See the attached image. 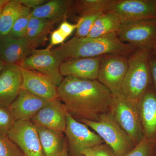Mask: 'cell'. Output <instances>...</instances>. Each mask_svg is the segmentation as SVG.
Instances as JSON below:
<instances>
[{
  "instance_id": "8992f818",
  "label": "cell",
  "mask_w": 156,
  "mask_h": 156,
  "mask_svg": "<svg viewBox=\"0 0 156 156\" xmlns=\"http://www.w3.org/2000/svg\"><path fill=\"white\" fill-rule=\"evenodd\" d=\"M66 136L69 156H84L85 150L92 148L104 143L99 135L88 126L77 121L68 112L65 133Z\"/></svg>"
},
{
  "instance_id": "d6a6232c",
  "label": "cell",
  "mask_w": 156,
  "mask_h": 156,
  "mask_svg": "<svg viewBox=\"0 0 156 156\" xmlns=\"http://www.w3.org/2000/svg\"><path fill=\"white\" fill-rule=\"evenodd\" d=\"M20 2L23 5L29 8L34 9L44 5L48 1L46 0H20Z\"/></svg>"
},
{
  "instance_id": "836d02e7",
  "label": "cell",
  "mask_w": 156,
  "mask_h": 156,
  "mask_svg": "<svg viewBox=\"0 0 156 156\" xmlns=\"http://www.w3.org/2000/svg\"><path fill=\"white\" fill-rule=\"evenodd\" d=\"M150 66L151 76L156 87V57L151 55L150 56Z\"/></svg>"
},
{
  "instance_id": "74e56055",
  "label": "cell",
  "mask_w": 156,
  "mask_h": 156,
  "mask_svg": "<svg viewBox=\"0 0 156 156\" xmlns=\"http://www.w3.org/2000/svg\"><path fill=\"white\" fill-rule=\"evenodd\" d=\"M150 53L151 54V55H154L156 57V44L154 46V48L151 50Z\"/></svg>"
},
{
  "instance_id": "4dcf8cb0",
  "label": "cell",
  "mask_w": 156,
  "mask_h": 156,
  "mask_svg": "<svg viewBox=\"0 0 156 156\" xmlns=\"http://www.w3.org/2000/svg\"><path fill=\"white\" fill-rule=\"evenodd\" d=\"M67 38L58 29L53 31L51 33L50 37V44L48 46L49 48H52L53 46L63 44Z\"/></svg>"
},
{
  "instance_id": "4316f807",
  "label": "cell",
  "mask_w": 156,
  "mask_h": 156,
  "mask_svg": "<svg viewBox=\"0 0 156 156\" xmlns=\"http://www.w3.org/2000/svg\"><path fill=\"white\" fill-rule=\"evenodd\" d=\"M154 143L144 136L132 150L123 156H150Z\"/></svg>"
},
{
  "instance_id": "30bf717a",
  "label": "cell",
  "mask_w": 156,
  "mask_h": 156,
  "mask_svg": "<svg viewBox=\"0 0 156 156\" xmlns=\"http://www.w3.org/2000/svg\"><path fill=\"white\" fill-rule=\"evenodd\" d=\"M107 12L115 14L122 24L156 19L154 0H115Z\"/></svg>"
},
{
  "instance_id": "d590c367",
  "label": "cell",
  "mask_w": 156,
  "mask_h": 156,
  "mask_svg": "<svg viewBox=\"0 0 156 156\" xmlns=\"http://www.w3.org/2000/svg\"><path fill=\"white\" fill-rule=\"evenodd\" d=\"M9 1H5V0H0V15H1V12L2 10L3 7Z\"/></svg>"
},
{
  "instance_id": "f546056e",
  "label": "cell",
  "mask_w": 156,
  "mask_h": 156,
  "mask_svg": "<svg viewBox=\"0 0 156 156\" xmlns=\"http://www.w3.org/2000/svg\"><path fill=\"white\" fill-rule=\"evenodd\" d=\"M89 150L92 156H116L106 144L96 146Z\"/></svg>"
},
{
  "instance_id": "f1b7e54d",
  "label": "cell",
  "mask_w": 156,
  "mask_h": 156,
  "mask_svg": "<svg viewBox=\"0 0 156 156\" xmlns=\"http://www.w3.org/2000/svg\"><path fill=\"white\" fill-rule=\"evenodd\" d=\"M15 122L9 108L0 105V132L8 134Z\"/></svg>"
},
{
  "instance_id": "5bb4252c",
  "label": "cell",
  "mask_w": 156,
  "mask_h": 156,
  "mask_svg": "<svg viewBox=\"0 0 156 156\" xmlns=\"http://www.w3.org/2000/svg\"><path fill=\"white\" fill-rule=\"evenodd\" d=\"M67 113L64 104L58 98L41 109L30 121L34 124L64 133Z\"/></svg>"
},
{
  "instance_id": "ac0fdd59",
  "label": "cell",
  "mask_w": 156,
  "mask_h": 156,
  "mask_svg": "<svg viewBox=\"0 0 156 156\" xmlns=\"http://www.w3.org/2000/svg\"><path fill=\"white\" fill-rule=\"evenodd\" d=\"M144 135L154 142L156 139V94L147 90L137 103Z\"/></svg>"
},
{
  "instance_id": "e0dca14e",
  "label": "cell",
  "mask_w": 156,
  "mask_h": 156,
  "mask_svg": "<svg viewBox=\"0 0 156 156\" xmlns=\"http://www.w3.org/2000/svg\"><path fill=\"white\" fill-rule=\"evenodd\" d=\"M33 50L24 38L9 34L0 36V59L5 64L18 65Z\"/></svg>"
},
{
  "instance_id": "277c9868",
  "label": "cell",
  "mask_w": 156,
  "mask_h": 156,
  "mask_svg": "<svg viewBox=\"0 0 156 156\" xmlns=\"http://www.w3.org/2000/svg\"><path fill=\"white\" fill-rule=\"evenodd\" d=\"M78 120L93 129L116 156L125 155L134 147L128 134L109 112L102 115L98 121Z\"/></svg>"
},
{
  "instance_id": "f35d334b",
  "label": "cell",
  "mask_w": 156,
  "mask_h": 156,
  "mask_svg": "<svg viewBox=\"0 0 156 156\" xmlns=\"http://www.w3.org/2000/svg\"><path fill=\"white\" fill-rule=\"evenodd\" d=\"M5 63L0 59V73H1L3 67H4V66H5Z\"/></svg>"
},
{
  "instance_id": "8d00e7d4",
  "label": "cell",
  "mask_w": 156,
  "mask_h": 156,
  "mask_svg": "<svg viewBox=\"0 0 156 156\" xmlns=\"http://www.w3.org/2000/svg\"><path fill=\"white\" fill-rule=\"evenodd\" d=\"M83 154L84 156H92V155L90 153L89 149L84 151L83 152Z\"/></svg>"
},
{
  "instance_id": "6da1fadb",
  "label": "cell",
  "mask_w": 156,
  "mask_h": 156,
  "mask_svg": "<svg viewBox=\"0 0 156 156\" xmlns=\"http://www.w3.org/2000/svg\"><path fill=\"white\" fill-rule=\"evenodd\" d=\"M57 91L68 112L79 119L98 121L109 112L112 94L98 80L66 77Z\"/></svg>"
},
{
  "instance_id": "e575fe53",
  "label": "cell",
  "mask_w": 156,
  "mask_h": 156,
  "mask_svg": "<svg viewBox=\"0 0 156 156\" xmlns=\"http://www.w3.org/2000/svg\"><path fill=\"white\" fill-rule=\"evenodd\" d=\"M58 156H68V147L67 141H66L64 148L62 150V151Z\"/></svg>"
},
{
  "instance_id": "ffe728a7",
  "label": "cell",
  "mask_w": 156,
  "mask_h": 156,
  "mask_svg": "<svg viewBox=\"0 0 156 156\" xmlns=\"http://www.w3.org/2000/svg\"><path fill=\"white\" fill-rule=\"evenodd\" d=\"M34 124L38 134L44 156H59L66 141L63 133Z\"/></svg>"
},
{
  "instance_id": "4fadbf2b",
  "label": "cell",
  "mask_w": 156,
  "mask_h": 156,
  "mask_svg": "<svg viewBox=\"0 0 156 156\" xmlns=\"http://www.w3.org/2000/svg\"><path fill=\"white\" fill-rule=\"evenodd\" d=\"M22 89L37 97L49 101L58 98L57 87L50 79L41 73L20 67Z\"/></svg>"
},
{
  "instance_id": "7a4b0ae2",
  "label": "cell",
  "mask_w": 156,
  "mask_h": 156,
  "mask_svg": "<svg viewBox=\"0 0 156 156\" xmlns=\"http://www.w3.org/2000/svg\"><path fill=\"white\" fill-rule=\"evenodd\" d=\"M136 50L120 40L117 33L96 38L74 37L65 44L52 50L61 62L72 58H90L107 54L128 56Z\"/></svg>"
},
{
  "instance_id": "8fae6325",
  "label": "cell",
  "mask_w": 156,
  "mask_h": 156,
  "mask_svg": "<svg viewBox=\"0 0 156 156\" xmlns=\"http://www.w3.org/2000/svg\"><path fill=\"white\" fill-rule=\"evenodd\" d=\"M8 135L23 156H44L37 131L31 121H16Z\"/></svg>"
},
{
  "instance_id": "7402d4cb",
  "label": "cell",
  "mask_w": 156,
  "mask_h": 156,
  "mask_svg": "<svg viewBox=\"0 0 156 156\" xmlns=\"http://www.w3.org/2000/svg\"><path fill=\"white\" fill-rule=\"evenodd\" d=\"M30 9L22 5L20 0L9 1L0 15V36L7 35L18 18L31 13Z\"/></svg>"
},
{
  "instance_id": "ab89813d",
  "label": "cell",
  "mask_w": 156,
  "mask_h": 156,
  "mask_svg": "<svg viewBox=\"0 0 156 156\" xmlns=\"http://www.w3.org/2000/svg\"><path fill=\"white\" fill-rule=\"evenodd\" d=\"M154 2L155 3V4H156V0H154Z\"/></svg>"
},
{
  "instance_id": "603a6c76",
  "label": "cell",
  "mask_w": 156,
  "mask_h": 156,
  "mask_svg": "<svg viewBox=\"0 0 156 156\" xmlns=\"http://www.w3.org/2000/svg\"><path fill=\"white\" fill-rule=\"evenodd\" d=\"M122 23L116 15L110 12H104L98 18L87 37L96 38L117 33Z\"/></svg>"
},
{
  "instance_id": "60d3db41",
  "label": "cell",
  "mask_w": 156,
  "mask_h": 156,
  "mask_svg": "<svg viewBox=\"0 0 156 156\" xmlns=\"http://www.w3.org/2000/svg\"><path fill=\"white\" fill-rule=\"evenodd\" d=\"M156 44H155V45H156Z\"/></svg>"
},
{
  "instance_id": "9a60e30c",
  "label": "cell",
  "mask_w": 156,
  "mask_h": 156,
  "mask_svg": "<svg viewBox=\"0 0 156 156\" xmlns=\"http://www.w3.org/2000/svg\"><path fill=\"white\" fill-rule=\"evenodd\" d=\"M101 56L72 58L62 62L60 71L63 76L97 80Z\"/></svg>"
},
{
  "instance_id": "d6986e66",
  "label": "cell",
  "mask_w": 156,
  "mask_h": 156,
  "mask_svg": "<svg viewBox=\"0 0 156 156\" xmlns=\"http://www.w3.org/2000/svg\"><path fill=\"white\" fill-rule=\"evenodd\" d=\"M56 22L48 19L31 17L24 38L33 49L44 44Z\"/></svg>"
},
{
  "instance_id": "2e32d148",
  "label": "cell",
  "mask_w": 156,
  "mask_h": 156,
  "mask_svg": "<svg viewBox=\"0 0 156 156\" xmlns=\"http://www.w3.org/2000/svg\"><path fill=\"white\" fill-rule=\"evenodd\" d=\"M50 101L37 97L22 89L8 108L15 122L30 121L41 109Z\"/></svg>"
},
{
  "instance_id": "ba28073f",
  "label": "cell",
  "mask_w": 156,
  "mask_h": 156,
  "mask_svg": "<svg viewBox=\"0 0 156 156\" xmlns=\"http://www.w3.org/2000/svg\"><path fill=\"white\" fill-rule=\"evenodd\" d=\"M128 56L120 54L101 56L97 80L113 96L122 94V87L128 69Z\"/></svg>"
},
{
  "instance_id": "9c48e42d",
  "label": "cell",
  "mask_w": 156,
  "mask_h": 156,
  "mask_svg": "<svg viewBox=\"0 0 156 156\" xmlns=\"http://www.w3.org/2000/svg\"><path fill=\"white\" fill-rule=\"evenodd\" d=\"M62 62L54 55L51 48L34 49L30 56L20 62V67L35 71L47 76L58 87L63 80L60 71Z\"/></svg>"
},
{
  "instance_id": "cb8c5ba5",
  "label": "cell",
  "mask_w": 156,
  "mask_h": 156,
  "mask_svg": "<svg viewBox=\"0 0 156 156\" xmlns=\"http://www.w3.org/2000/svg\"><path fill=\"white\" fill-rule=\"evenodd\" d=\"M115 0H79L73 1L69 12L83 14L92 12L101 11L107 12L111 8Z\"/></svg>"
},
{
  "instance_id": "5b68a950",
  "label": "cell",
  "mask_w": 156,
  "mask_h": 156,
  "mask_svg": "<svg viewBox=\"0 0 156 156\" xmlns=\"http://www.w3.org/2000/svg\"><path fill=\"white\" fill-rule=\"evenodd\" d=\"M109 113L135 147L144 136L137 104L128 100L123 94L113 95Z\"/></svg>"
},
{
  "instance_id": "1f68e13d",
  "label": "cell",
  "mask_w": 156,
  "mask_h": 156,
  "mask_svg": "<svg viewBox=\"0 0 156 156\" xmlns=\"http://www.w3.org/2000/svg\"><path fill=\"white\" fill-rule=\"evenodd\" d=\"M77 26V23L75 24H72L65 20L62 23L58 29L67 38L73 33L74 31L76 30Z\"/></svg>"
},
{
  "instance_id": "484cf974",
  "label": "cell",
  "mask_w": 156,
  "mask_h": 156,
  "mask_svg": "<svg viewBox=\"0 0 156 156\" xmlns=\"http://www.w3.org/2000/svg\"><path fill=\"white\" fill-rule=\"evenodd\" d=\"M0 156H23L22 152L8 136L0 132Z\"/></svg>"
},
{
  "instance_id": "52a82bcc",
  "label": "cell",
  "mask_w": 156,
  "mask_h": 156,
  "mask_svg": "<svg viewBox=\"0 0 156 156\" xmlns=\"http://www.w3.org/2000/svg\"><path fill=\"white\" fill-rule=\"evenodd\" d=\"M117 34L135 49L151 51L156 44V19L122 24Z\"/></svg>"
},
{
  "instance_id": "83f0119b",
  "label": "cell",
  "mask_w": 156,
  "mask_h": 156,
  "mask_svg": "<svg viewBox=\"0 0 156 156\" xmlns=\"http://www.w3.org/2000/svg\"><path fill=\"white\" fill-rule=\"evenodd\" d=\"M31 15L23 16L16 20L9 34L15 37L24 38Z\"/></svg>"
},
{
  "instance_id": "7c38bea8",
  "label": "cell",
  "mask_w": 156,
  "mask_h": 156,
  "mask_svg": "<svg viewBox=\"0 0 156 156\" xmlns=\"http://www.w3.org/2000/svg\"><path fill=\"white\" fill-rule=\"evenodd\" d=\"M20 66L5 64L0 73V105L8 108L22 90Z\"/></svg>"
},
{
  "instance_id": "3957f363",
  "label": "cell",
  "mask_w": 156,
  "mask_h": 156,
  "mask_svg": "<svg viewBox=\"0 0 156 156\" xmlns=\"http://www.w3.org/2000/svg\"><path fill=\"white\" fill-rule=\"evenodd\" d=\"M149 50L136 49L128 56V69L122 87L123 95L138 103L147 90L151 76Z\"/></svg>"
},
{
  "instance_id": "d4e9b609",
  "label": "cell",
  "mask_w": 156,
  "mask_h": 156,
  "mask_svg": "<svg viewBox=\"0 0 156 156\" xmlns=\"http://www.w3.org/2000/svg\"><path fill=\"white\" fill-rule=\"evenodd\" d=\"M104 12L101 11H92L80 16L77 22L78 26L74 37L83 38L88 36L96 20Z\"/></svg>"
},
{
  "instance_id": "44dd1931",
  "label": "cell",
  "mask_w": 156,
  "mask_h": 156,
  "mask_svg": "<svg viewBox=\"0 0 156 156\" xmlns=\"http://www.w3.org/2000/svg\"><path fill=\"white\" fill-rule=\"evenodd\" d=\"M73 1L52 0L32 11V17L48 19L57 22L66 18Z\"/></svg>"
}]
</instances>
